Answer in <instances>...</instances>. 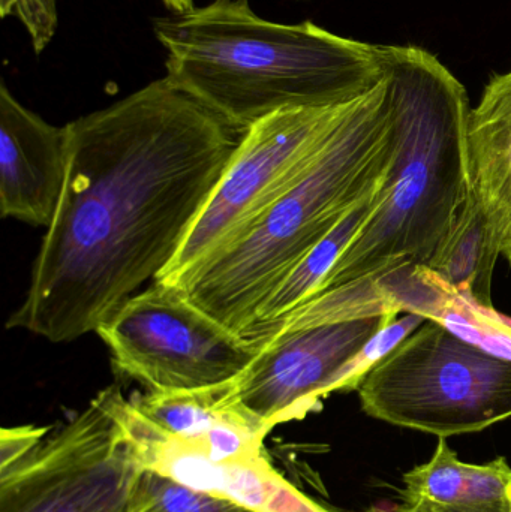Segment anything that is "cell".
I'll return each mask as SVG.
<instances>
[{"mask_svg": "<svg viewBox=\"0 0 511 512\" xmlns=\"http://www.w3.org/2000/svg\"><path fill=\"white\" fill-rule=\"evenodd\" d=\"M393 153L384 77L351 104L299 182L239 243L171 285L228 330L251 337L263 301L360 201L384 185Z\"/></svg>", "mask_w": 511, "mask_h": 512, "instance_id": "277c9868", "label": "cell"}, {"mask_svg": "<svg viewBox=\"0 0 511 512\" xmlns=\"http://www.w3.org/2000/svg\"><path fill=\"white\" fill-rule=\"evenodd\" d=\"M50 432V427L36 426L2 429V433H0V469L8 468L23 459Z\"/></svg>", "mask_w": 511, "mask_h": 512, "instance_id": "ffe728a7", "label": "cell"}, {"mask_svg": "<svg viewBox=\"0 0 511 512\" xmlns=\"http://www.w3.org/2000/svg\"><path fill=\"white\" fill-rule=\"evenodd\" d=\"M423 318L443 325L488 354L511 360V318L498 313L494 306H483L461 294L444 279Z\"/></svg>", "mask_w": 511, "mask_h": 512, "instance_id": "2e32d148", "label": "cell"}, {"mask_svg": "<svg viewBox=\"0 0 511 512\" xmlns=\"http://www.w3.org/2000/svg\"><path fill=\"white\" fill-rule=\"evenodd\" d=\"M354 101L279 111L249 126L179 252L156 280L177 283L239 243L299 182Z\"/></svg>", "mask_w": 511, "mask_h": 512, "instance_id": "8992f818", "label": "cell"}, {"mask_svg": "<svg viewBox=\"0 0 511 512\" xmlns=\"http://www.w3.org/2000/svg\"><path fill=\"white\" fill-rule=\"evenodd\" d=\"M381 51L392 105V167L377 210L320 294L405 262L428 261L471 189L467 90L422 48L381 45Z\"/></svg>", "mask_w": 511, "mask_h": 512, "instance_id": "3957f363", "label": "cell"}, {"mask_svg": "<svg viewBox=\"0 0 511 512\" xmlns=\"http://www.w3.org/2000/svg\"><path fill=\"white\" fill-rule=\"evenodd\" d=\"M165 77L240 129L297 108L347 104L384 78L381 45L312 21L264 20L248 0H213L153 20Z\"/></svg>", "mask_w": 511, "mask_h": 512, "instance_id": "7a4b0ae2", "label": "cell"}, {"mask_svg": "<svg viewBox=\"0 0 511 512\" xmlns=\"http://www.w3.org/2000/svg\"><path fill=\"white\" fill-rule=\"evenodd\" d=\"M129 512H251L233 502L206 495L168 480L153 472L143 471Z\"/></svg>", "mask_w": 511, "mask_h": 512, "instance_id": "ac0fdd59", "label": "cell"}, {"mask_svg": "<svg viewBox=\"0 0 511 512\" xmlns=\"http://www.w3.org/2000/svg\"><path fill=\"white\" fill-rule=\"evenodd\" d=\"M363 512H423L414 510V508L407 507V505H374Z\"/></svg>", "mask_w": 511, "mask_h": 512, "instance_id": "44dd1931", "label": "cell"}, {"mask_svg": "<svg viewBox=\"0 0 511 512\" xmlns=\"http://www.w3.org/2000/svg\"><path fill=\"white\" fill-rule=\"evenodd\" d=\"M114 372L146 391L195 390L236 381L266 336L242 337L195 306L179 286L153 280L96 330Z\"/></svg>", "mask_w": 511, "mask_h": 512, "instance_id": "52a82bcc", "label": "cell"}, {"mask_svg": "<svg viewBox=\"0 0 511 512\" xmlns=\"http://www.w3.org/2000/svg\"><path fill=\"white\" fill-rule=\"evenodd\" d=\"M66 128L65 188L6 322L51 343L96 333L162 276L246 132L167 77Z\"/></svg>", "mask_w": 511, "mask_h": 512, "instance_id": "6da1fadb", "label": "cell"}, {"mask_svg": "<svg viewBox=\"0 0 511 512\" xmlns=\"http://www.w3.org/2000/svg\"><path fill=\"white\" fill-rule=\"evenodd\" d=\"M129 400L153 426L188 442L206 438L240 405L236 381L195 390L146 391Z\"/></svg>", "mask_w": 511, "mask_h": 512, "instance_id": "9a60e30c", "label": "cell"}, {"mask_svg": "<svg viewBox=\"0 0 511 512\" xmlns=\"http://www.w3.org/2000/svg\"><path fill=\"white\" fill-rule=\"evenodd\" d=\"M396 318L374 316L306 327L275 325L257 334L266 336V342L236 379L237 399L272 430L302 420L335 393L351 358Z\"/></svg>", "mask_w": 511, "mask_h": 512, "instance_id": "9c48e42d", "label": "cell"}, {"mask_svg": "<svg viewBox=\"0 0 511 512\" xmlns=\"http://www.w3.org/2000/svg\"><path fill=\"white\" fill-rule=\"evenodd\" d=\"M138 456L144 471L251 512H333L296 489L266 454L213 462L200 448L156 430L143 439Z\"/></svg>", "mask_w": 511, "mask_h": 512, "instance_id": "8fae6325", "label": "cell"}, {"mask_svg": "<svg viewBox=\"0 0 511 512\" xmlns=\"http://www.w3.org/2000/svg\"><path fill=\"white\" fill-rule=\"evenodd\" d=\"M0 15L23 24L36 54L50 45L59 26L56 0H0Z\"/></svg>", "mask_w": 511, "mask_h": 512, "instance_id": "d6986e66", "label": "cell"}, {"mask_svg": "<svg viewBox=\"0 0 511 512\" xmlns=\"http://www.w3.org/2000/svg\"><path fill=\"white\" fill-rule=\"evenodd\" d=\"M470 185L511 264V71L495 75L467 122Z\"/></svg>", "mask_w": 511, "mask_h": 512, "instance_id": "7c38bea8", "label": "cell"}, {"mask_svg": "<svg viewBox=\"0 0 511 512\" xmlns=\"http://www.w3.org/2000/svg\"><path fill=\"white\" fill-rule=\"evenodd\" d=\"M116 385L0 469V512H129L143 474L116 414Z\"/></svg>", "mask_w": 511, "mask_h": 512, "instance_id": "ba28073f", "label": "cell"}, {"mask_svg": "<svg viewBox=\"0 0 511 512\" xmlns=\"http://www.w3.org/2000/svg\"><path fill=\"white\" fill-rule=\"evenodd\" d=\"M383 186L368 195L365 200L360 201L315 248H312L294 265L293 270L273 289L272 294L258 309L257 321L251 337L279 324L294 310L320 294L330 271L335 268L341 256L350 248L351 243L359 236L366 222L377 210Z\"/></svg>", "mask_w": 511, "mask_h": 512, "instance_id": "5bb4252c", "label": "cell"}, {"mask_svg": "<svg viewBox=\"0 0 511 512\" xmlns=\"http://www.w3.org/2000/svg\"><path fill=\"white\" fill-rule=\"evenodd\" d=\"M68 128L45 122L0 84V213L50 227L65 188Z\"/></svg>", "mask_w": 511, "mask_h": 512, "instance_id": "30bf717a", "label": "cell"}, {"mask_svg": "<svg viewBox=\"0 0 511 512\" xmlns=\"http://www.w3.org/2000/svg\"><path fill=\"white\" fill-rule=\"evenodd\" d=\"M356 391L369 417L449 439L511 418V360L425 321Z\"/></svg>", "mask_w": 511, "mask_h": 512, "instance_id": "5b68a950", "label": "cell"}, {"mask_svg": "<svg viewBox=\"0 0 511 512\" xmlns=\"http://www.w3.org/2000/svg\"><path fill=\"white\" fill-rule=\"evenodd\" d=\"M500 258L482 204L470 189L452 227L425 264L456 291L492 306V277Z\"/></svg>", "mask_w": 511, "mask_h": 512, "instance_id": "4fadbf2b", "label": "cell"}, {"mask_svg": "<svg viewBox=\"0 0 511 512\" xmlns=\"http://www.w3.org/2000/svg\"><path fill=\"white\" fill-rule=\"evenodd\" d=\"M471 465L459 459L447 439H438L431 459L402 477V504L422 510H456L467 496Z\"/></svg>", "mask_w": 511, "mask_h": 512, "instance_id": "e0dca14e", "label": "cell"}]
</instances>
